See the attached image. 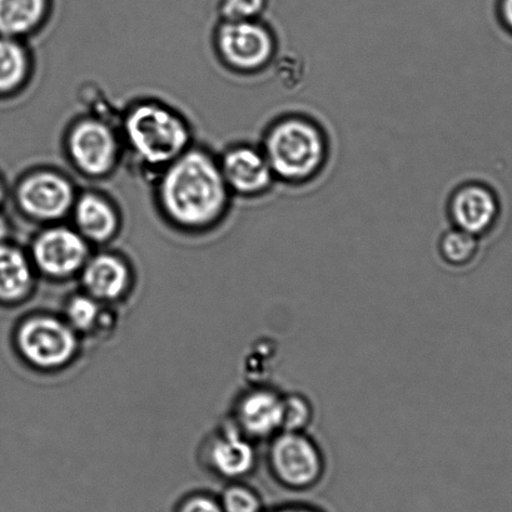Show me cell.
I'll list each match as a JSON object with an SVG mask.
<instances>
[{"label": "cell", "mask_w": 512, "mask_h": 512, "mask_svg": "<svg viewBox=\"0 0 512 512\" xmlns=\"http://www.w3.org/2000/svg\"><path fill=\"white\" fill-rule=\"evenodd\" d=\"M48 9L49 0H0V36H28L41 27Z\"/></svg>", "instance_id": "17"}, {"label": "cell", "mask_w": 512, "mask_h": 512, "mask_svg": "<svg viewBox=\"0 0 512 512\" xmlns=\"http://www.w3.org/2000/svg\"><path fill=\"white\" fill-rule=\"evenodd\" d=\"M4 200H6V188H4L3 182L0 181V207H2Z\"/></svg>", "instance_id": "28"}, {"label": "cell", "mask_w": 512, "mask_h": 512, "mask_svg": "<svg viewBox=\"0 0 512 512\" xmlns=\"http://www.w3.org/2000/svg\"><path fill=\"white\" fill-rule=\"evenodd\" d=\"M218 163L232 195L260 197L275 185L276 177L261 147L237 144L228 148Z\"/></svg>", "instance_id": "11"}, {"label": "cell", "mask_w": 512, "mask_h": 512, "mask_svg": "<svg viewBox=\"0 0 512 512\" xmlns=\"http://www.w3.org/2000/svg\"><path fill=\"white\" fill-rule=\"evenodd\" d=\"M129 152L148 168H166L191 147V131L180 114L162 104L139 103L123 121Z\"/></svg>", "instance_id": "3"}, {"label": "cell", "mask_w": 512, "mask_h": 512, "mask_svg": "<svg viewBox=\"0 0 512 512\" xmlns=\"http://www.w3.org/2000/svg\"><path fill=\"white\" fill-rule=\"evenodd\" d=\"M76 198L73 183L49 169L29 173L16 191L19 210L29 220L41 223H56L71 215Z\"/></svg>", "instance_id": "7"}, {"label": "cell", "mask_w": 512, "mask_h": 512, "mask_svg": "<svg viewBox=\"0 0 512 512\" xmlns=\"http://www.w3.org/2000/svg\"><path fill=\"white\" fill-rule=\"evenodd\" d=\"M79 275L83 291L104 305L121 300L131 287L128 263L113 253L89 257Z\"/></svg>", "instance_id": "14"}, {"label": "cell", "mask_w": 512, "mask_h": 512, "mask_svg": "<svg viewBox=\"0 0 512 512\" xmlns=\"http://www.w3.org/2000/svg\"><path fill=\"white\" fill-rule=\"evenodd\" d=\"M29 73V58L18 39L0 36V94L17 91Z\"/></svg>", "instance_id": "18"}, {"label": "cell", "mask_w": 512, "mask_h": 512, "mask_svg": "<svg viewBox=\"0 0 512 512\" xmlns=\"http://www.w3.org/2000/svg\"><path fill=\"white\" fill-rule=\"evenodd\" d=\"M14 346L22 360L34 369L56 371L76 357L79 335L64 318L37 315L19 323Z\"/></svg>", "instance_id": "5"}, {"label": "cell", "mask_w": 512, "mask_h": 512, "mask_svg": "<svg viewBox=\"0 0 512 512\" xmlns=\"http://www.w3.org/2000/svg\"><path fill=\"white\" fill-rule=\"evenodd\" d=\"M216 47L232 71L252 74L263 71L277 53V38L266 23L222 21L216 32Z\"/></svg>", "instance_id": "6"}, {"label": "cell", "mask_w": 512, "mask_h": 512, "mask_svg": "<svg viewBox=\"0 0 512 512\" xmlns=\"http://www.w3.org/2000/svg\"><path fill=\"white\" fill-rule=\"evenodd\" d=\"M268 474L282 489L307 492L325 479L327 457L308 431H281L267 442Z\"/></svg>", "instance_id": "4"}, {"label": "cell", "mask_w": 512, "mask_h": 512, "mask_svg": "<svg viewBox=\"0 0 512 512\" xmlns=\"http://www.w3.org/2000/svg\"><path fill=\"white\" fill-rule=\"evenodd\" d=\"M315 405L301 391L285 392L283 395V430L308 431L315 421Z\"/></svg>", "instance_id": "21"}, {"label": "cell", "mask_w": 512, "mask_h": 512, "mask_svg": "<svg viewBox=\"0 0 512 512\" xmlns=\"http://www.w3.org/2000/svg\"><path fill=\"white\" fill-rule=\"evenodd\" d=\"M452 227L481 238L496 225L500 203L490 187L467 182L452 191L447 205Z\"/></svg>", "instance_id": "12"}, {"label": "cell", "mask_w": 512, "mask_h": 512, "mask_svg": "<svg viewBox=\"0 0 512 512\" xmlns=\"http://www.w3.org/2000/svg\"><path fill=\"white\" fill-rule=\"evenodd\" d=\"M257 445L232 421L223 425L208 447V461L213 472L230 482L246 480L256 471L260 460Z\"/></svg>", "instance_id": "13"}, {"label": "cell", "mask_w": 512, "mask_h": 512, "mask_svg": "<svg viewBox=\"0 0 512 512\" xmlns=\"http://www.w3.org/2000/svg\"><path fill=\"white\" fill-rule=\"evenodd\" d=\"M218 500L223 512H263L266 509L260 492L243 481H232Z\"/></svg>", "instance_id": "22"}, {"label": "cell", "mask_w": 512, "mask_h": 512, "mask_svg": "<svg viewBox=\"0 0 512 512\" xmlns=\"http://www.w3.org/2000/svg\"><path fill=\"white\" fill-rule=\"evenodd\" d=\"M263 512H327L320 505L307 501L282 502L280 505L266 507Z\"/></svg>", "instance_id": "25"}, {"label": "cell", "mask_w": 512, "mask_h": 512, "mask_svg": "<svg viewBox=\"0 0 512 512\" xmlns=\"http://www.w3.org/2000/svg\"><path fill=\"white\" fill-rule=\"evenodd\" d=\"M268 0H221L222 21H257L265 13Z\"/></svg>", "instance_id": "23"}, {"label": "cell", "mask_w": 512, "mask_h": 512, "mask_svg": "<svg viewBox=\"0 0 512 512\" xmlns=\"http://www.w3.org/2000/svg\"><path fill=\"white\" fill-rule=\"evenodd\" d=\"M232 193L220 163L201 148L187 149L166 168L158 182L164 216L183 230H205L225 216Z\"/></svg>", "instance_id": "1"}, {"label": "cell", "mask_w": 512, "mask_h": 512, "mask_svg": "<svg viewBox=\"0 0 512 512\" xmlns=\"http://www.w3.org/2000/svg\"><path fill=\"white\" fill-rule=\"evenodd\" d=\"M283 395L271 382H250L233 404V425L256 444L270 441L283 430Z\"/></svg>", "instance_id": "9"}, {"label": "cell", "mask_w": 512, "mask_h": 512, "mask_svg": "<svg viewBox=\"0 0 512 512\" xmlns=\"http://www.w3.org/2000/svg\"><path fill=\"white\" fill-rule=\"evenodd\" d=\"M29 257L36 271L62 280L81 273L91 253L89 243L76 228L54 225L34 238Z\"/></svg>", "instance_id": "10"}, {"label": "cell", "mask_w": 512, "mask_h": 512, "mask_svg": "<svg viewBox=\"0 0 512 512\" xmlns=\"http://www.w3.org/2000/svg\"><path fill=\"white\" fill-rule=\"evenodd\" d=\"M71 213L74 228L88 243L103 245L112 241L121 226L112 202L98 193L86 192L77 197Z\"/></svg>", "instance_id": "15"}, {"label": "cell", "mask_w": 512, "mask_h": 512, "mask_svg": "<svg viewBox=\"0 0 512 512\" xmlns=\"http://www.w3.org/2000/svg\"><path fill=\"white\" fill-rule=\"evenodd\" d=\"M262 151L276 181L302 186L315 180L330 158V141L316 119L288 113L275 119L266 129Z\"/></svg>", "instance_id": "2"}, {"label": "cell", "mask_w": 512, "mask_h": 512, "mask_svg": "<svg viewBox=\"0 0 512 512\" xmlns=\"http://www.w3.org/2000/svg\"><path fill=\"white\" fill-rule=\"evenodd\" d=\"M67 152L79 172L99 178L116 168L121 144L108 123L89 117L73 124L67 137Z\"/></svg>", "instance_id": "8"}, {"label": "cell", "mask_w": 512, "mask_h": 512, "mask_svg": "<svg viewBox=\"0 0 512 512\" xmlns=\"http://www.w3.org/2000/svg\"><path fill=\"white\" fill-rule=\"evenodd\" d=\"M500 17L504 26L512 32V0H501Z\"/></svg>", "instance_id": "26"}, {"label": "cell", "mask_w": 512, "mask_h": 512, "mask_svg": "<svg viewBox=\"0 0 512 512\" xmlns=\"http://www.w3.org/2000/svg\"><path fill=\"white\" fill-rule=\"evenodd\" d=\"M9 236H11V226H9L7 218L0 215V245L7 243Z\"/></svg>", "instance_id": "27"}, {"label": "cell", "mask_w": 512, "mask_h": 512, "mask_svg": "<svg viewBox=\"0 0 512 512\" xmlns=\"http://www.w3.org/2000/svg\"><path fill=\"white\" fill-rule=\"evenodd\" d=\"M36 282V267L21 248L0 245V305L14 306L27 300Z\"/></svg>", "instance_id": "16"}, {"label": "cell", "mask_w": 512, "mask_h": 512, "mask_svg": "<svg viewBox=\"0 0 512 512\" xmlns=\"http://www.w3.org/2000/svg\"><path fill=\"white\" fill-rule=\"evenodd\" d=\"M63 318L78 335L96 332L106 325V322L111 321L104 311V303L84 291L69 298L64 307Z\"/></svg>", "instance_id": "20"}, {"label": "cell", "mask_w": 512, "mask_h": 512, "mask_svg": "<svg viewBox=\"0 0 512 512\" xmlns=\"http://www.w3.org/2000/svg\"><path fill=\"white\" fill-rule=\"evenodd\" d=\"M176 512H223V510L218 497L196 494L186 497L177 506Z\"/></svg>", "instance_id": "24"}, {"label": "cell", "mask_w": 512, "mask_h": 512, "mask_svg": "<svg viewBox=\"0 0 512 512\" xmlns=\"http://www.w3.org/2000/svg\"><path fill=\"white\" fill-rule=\"evenodd\" d=\"M480 252V238L452 227L442 233L437 253L444 265L462 270L472 265Z\"/></svg>", "instance_id": "19"}]
</instances>
